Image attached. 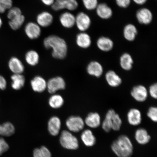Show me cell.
Returning a JSON list of instances; mask_svg holds the SVG:
<instances>
[{
    "label": "cell",
    "instance_id": "cell-17",
    "mask_svg": "<svg viewBox=\"0 0 157 157\" xmlns=\"http://www.w3.org/2000/svg\"><path fill=\"white\" fill-rule=\"evenodd\" d=\"M31 86L33 91L42 93L47 89V82L41 76H36L31 80Z\"/></svg>",
    "mask_w": 157,
    "mask_h": 157
},
{
    "label": "cell",
    "instance_id": "cell-43",
    "mask_svg": "<svg viewBox=\"0 0 157 157\" xmlns=\"http://www.w3.org/2000/svg\"><path fill=\"white\" fill-rule=\"evenodd\" d=\"M135 4L137 5L142 6L146 4L148 0H132Z\"/></svg>",
    "mask_w": 157,
    "mask_h": 157
},
{
    "label": "cell",
    "instance_id": "cell-20",
    "mask_svg": "<svg viewBox=\"0 0 157 157\" xmlns=\"http://www.w3.org/2000/svg\"><path fill=\"white\" fill-rule=\"evenodd\" d=\"M10 70L14 74H22L25 70V67L21 61L18 58L13 57L9 62Z\"/></svg>",
    "mask_w": 157,
    "mask_h": 157
},
{
    "label": "cell",
    "instance_id": "cell-12",
    "mask_svg": "<svg viewBox=\"0 0 157 157\" xmlns=\"http://www.w3.org/2000/svg\"><path fill=\"white\" fill-rule=\"evenodd\" d=\"M138 31L136 25L132 23H129L125 25L123 29L124 38L129 42H133L136 39Z\"/></svg>",
    "mask_w": 157,
    "mask_h": 157
},
{
    "label": "cell",
    "instance_id": "cell-6",
    "mask_svg": "<svg viewBox=\"0 0 157 157\" xmlns=\"http://www.w3.org/2000/svg\"><path fill=\"white\" fill-rule=\"evenodd\" d=\"M135 17L139 24L148 25L152 23L154 19L152 11L147 7H142L136 11Z\"/></svg>",
    "mask_w": 157,
    "mask_h": 157
},
{
    "label": "cell",
    "instance_id": "cell-42",
    "mask_svg": "<svg viewBox=\"0 0 157 157\" xmlns=\"http://www.w3.org/2000/svg\"><path fill=\"white\" fill-rule=\"evenodd\" d=\"M7 85L6 80L3 76L0 75V90H5L6 88Z\"/></svg>",
    "mask_w": 157,
    "mask_h": 157
},
{
    "label": "cell",
    "instance_id": "cell-11",
    "mask_svg": "<svg viewBox=\"0 0 157 157\" xmlns=\"http://www.w3.org/2000/svg\"><path fill=\"white\" fill-rule=\"evenodd\" d=\"M131 96L137 101L142 102L146 101L148 96V91L144 86L139 85L135 86L131 90Z\"/></svg>",
    "mask_w": 157,
    "mask_h": 157
},
{
    "label": "cell",
    "instance_id": "cell-36",
    "mask_svg": "<svg viewBox=\"0 0 157 157\" xmlns=\"http://www.w3.org/2000/svg\"><path fill=\"white\" fill-rule=\"evenodd\" d=\"M8 10L7 14V17L8 19L9 20L22 14L21 10L18 7H12Z\"/></svg>",
    "mask_w": 157,
    "mask_h": 157
},
{
    "label": "cell",
    "instance_id": "cell-4",
    "mask_svg": "<svg viewBox=\"0 0 157 157\" xmlns=\"http://www.w3.org/2000/svg\"><path fill=\"white\" fill-rule=\"evenodd\" d=\"M60 142L63 147L68 150H75L78 147V142L77 138L67 131H63L62 132Z\"/></svg>",
    "mask_w": 157,
    "mask_h": 157
},
{
    "label": "cell",
    "instance_id": "cell-2",
    "mask_svg": "<svg viewBox=\"0 0 157 157\" xmlns=\"http://www.w3.org/2000/svg\"><path fill=\"white\" fill-rule=\"evenodd\" d=\"M112 150L118 157H131L133 147L132 142L126 135H121L111 144Z\"/></svg>",
    "mask_w": 157,
    "mask_h": 157
},
{
    "label": "cell",
    "instance_id": "cell-21",
    "mask_svg": "<svg viewBox=\"0 0 157 157\" xmlns=\"http://www.w3.org/2000/svg\"><path fill=\"white\" fill-rule=\"evenodd\" d=\"M105 78L109 85L113 87H118L122 83L120 76L113 70H110L105 74Z\"/></svg>",
    "mask_w": 157,
    "mask_h": 157
},
{
    "label": "cell",
    "instance_id": "cell-33",
    "mask_svg": "<svg viewBox=\"0 0 157 157\" xmlns=\"http://www.w3.org/2000/svg\"><path fill=\"white\" fill-rule=\"evenodd\" d=\"M84 7L88 11L95 10L99 4L98 0H82Z\"/></svg>",
    "mask_w": 157,
    "mask_h": 157
},
{
    "label": "cell",
    "instance_id": "cell-16",
    "mask_svg": "<svg viewBox=\"0 0 157 157\" xmlns=\"http://www.w3.org/2000/svg\"><path fill=\"white\" fill-rule=\"evenodd\" d=\"M97 45L98 48L103 52H109L114 47V42L112 39L109 37L101 36L97 41Z\"/></svg>",
    "mask_w": 157,
    "mask_h": 157
},
{
    "label": "cell",
    "instance_id": "cell-23",
    "mask_svg": "<svg viewBox=\"0 0 157 157\" xmlns=\"http://www.w3.org/2000/svg\"><path fill=\"white\" fill-rule=\"evenodd\" d=\"M61 122L58 117H51L48 122V127L49 132L53 136H56L59 134L60 129Z\"/></svg>",
    "mask_w": 157,
    "mask_h": 157
},
{
    "label": "cell",
    "instance_id": "cell-32",
    "mask_svg": "<svg viewBox=\"0 0 157 157\" xmlns=\"http://www.w3.org/2000/svg\"><path fill=\"white\" fill-rule=\"evenodd\" d=\"M34 157H52L50 151L45 146L35 149L33 152Z\"/></svg>",
    "mask_w": 157,
    "mask_h": 157
},
{
    "label": "cell",
    "instance_id": "cell-13",
    "mask_svg": "<svg viewBox=\"0 0 157 157\" xmlns=\"http://www.w3.org/2000/svg\"><path fill=\"white\" fill-rule=\"evenodd\" d=\"M59 20L61 25L65 28H72L75 25V16L69 11L62 13Z\"/></svg>",
    "mask_w": 157,
    "mask_h": 157
},
{
    "label": "cell",
    "instance_id": "cell-18",
    "mask_svg": "<svg viewBox=\"0 0 157 157\" xmlns=\"http://www.w3.org/2000/svg\"><path fill=\"white\" fill-rule=\"evenodd\" d=\"M87 71L90 75L99 78L103 74V68L102 66L99 62L94 61L88 65Z\"/></svg>",
    "mask_w": 157,
    "mask_h": 157
},
{
    "label": "cell",
    "instance_id": "cell-44",
    "mask_svg": "<svg viewBox=\"0 0 157 157\" xmlns=\"http://www.w3.org/2000/svg\"><path fill=\"white\" fill-rule=\"evenodd\" d=\"M44 5L47 6H52L55 0H40Z\"/></svg>",
    "mask_w": 157,
    "mask_h": 157
},
{
    "label": "cell",
    "instance_id": "cell-10",
    "mask_svg": "<svg viewBox=\"0 0 157 157\" xmlns=\"http://www.w3.org/2000/svg\"><path fill=\"white\" fill-rule=\"evenodd\" d=\"M41 27L36 23L29 22L27 23L25 27V32L29 39H38L41 34Z\"/></svg>",
    "mask_w": 157,
    "mask_h": 157
},
{
    "label": "cell",
    "instance_id": "cell-26",
    "mask_svg": "<svg viewBox=\"0 0 157 157\" xmlns=\"http://www.w3.org/2000/svg\"><path fill=\"white\" fill-rule=\"evenodd\" d=\"M133 63V61L131 55L125 53L121 55L120 59V64L123 70H130L132 68Z\"/></svg>",
    "mask_w": 157,
    "mask_h": 157
},
{
    "label": "cell",
    "instance_id": "cell-25",
    "mask_svg": "<svg viewBox=\"0 0 157 157\" xmlns=\"http://www.w3.org/2000/svg\"><path fill=\"white\" fill-rule=\"evenodd\" d=\"M81 138L84 145L88 147L94 146L96 143V137L90 129H86L82 132Z\"/></svg>",
    "mask_w": 157,
    "mask_h": 157
},
{
    "label": "cell",
    "instance_id": "cell-46",
    "mask_svg": "<svg viewBox=\"0 0 157 157\" xmlns=\"http://www.w3.org/2000/svg\"><path fill=\"white\" fill-rule=\"evenodd\" d=\"M0 127H1V124H0Z\"/></svg>",
    "mask_w": 157,
    "mask_h": 157
},
{
    "label": "cell",
    "instance_id": "cell-9",
    "mask_svg": "<svg viewBox=\"0 0 157 157\" xmlns=\"http://www.w3.org/2000/svg\"><path fill=\"white\" fill-rule=\"evenodd\" d=\"M95 10L98 17L101 19H109L113 15V9L105 3H99Z\"/></svg>",
    "mask_w": 157,
    "mask_h": 157
},
{
    "label": "cell",
    "instance_id": "cell-29",
    "mask_svg": "<svg viewBox=\"0 0 157 157\" xmlns=\"http://www.w3.org/2000/svg\"><path fill=\"white\" fill-rule=\"evenodd\" d=\"M64 100L62 96L58 94H54L49 98L48 103L50 106L53 109H59L63 105Z\"/></svg>",
    "mask_w": 157,
    "mask_h": 157
},
{
    "label": "cell",
    "instance_id": "cell-37",
    "mask_svg": "<svg viewBox=\"0 0 157 157\" xmlns=\"http://www.w3.org/2000/svg\"><path fill=\"white\" fill-rule=\"evenodd\" d=\"M78 3L77 0H66V9L74 11L78 8Z\"/></svg>",
    "mask_w": 157,
    "mask_h": 157
},
{
    "label": "cell",
    "instance_id": "cell-15",
    "mask_svg": "<svg viewBox=\"0 0 157 157\" xmlns=\"http://www.w3.org/2000/svg\"><path fill=\"white\" fill-rule=\"evenodd\" d=\"M76 42L80 48H88L92 44V39L90 35L86 32H80L76 35Z\"/></svg>",
    "mask_w": 157,
    "mask_h": 157
},
{
    "label": "cell",
    "instance_id": "cell-19",
    "mask_svg": "<svg viewBox=\"0 0 157 157\" xmlns=\"http://www.w3.org/2000/svg\"><path fill=\"white\" fill-rule=\"evenodd\" d=\"M128 121L131 125L137 126L142 122V114L140 111L136 109L129 110L127 115Z\"/></svg>",
    "mask_w": 157,
    "mask_h": 157
},
{
    "label": "cell",
    "instance_id": "cell-5",
    "mask_svg": "<svg viewBox=\"0 0 157 157\" xmlns=\"http://www.w3.org/2000/svg\"><path fill=\"white\" fill-rule=\"evenodd\" d=\"M92 25L91 17L83 11L78 13L75 16V25L80 32H86Z\"/></svg>",
    "mask_w": 157,
    "mask_h": 157
},
{
    "label": "cell",
    "instance_id": "cell-8",
    "mask_svg": "<svg viewBox=\"0 0 157 157\" xmlns=\"http://www.w3.org/2000/svg\"><path fill=\"white\" fill-rule=\"evenodd\" d=\"M66 124L69 130L78 132L83 129L84 121L81 117L73 116L68 118L66 121Z\"/></svg>",
    "mask_w": 157,
    "mask_h": 157
},
{
    "label": "cell",
    "instance_id": "cell-27",
    "mask_svg": "<svg viewBox=\"0 0 157 157\" xmlns=\"http://www.w3.org/2000/svg\"><path fill=\"white\" fill-rule=\"evenodd\" d=\"M11 87L13 89L19 90L24 86L25 78L22 74H13L11 76Z\"/></svg>",
    "mask_w": 157,
    "mask_h": 157
},
{
    "label": "cell",
    "instance_id": "cell-35",
    "mask_svg": "<svg viewBox=\"0 0 157 157\" xmlns=\"http://www.w3.org/2000/svg\"><path fill=\"white\" fill-rule=\"evenodd\" d=\"M55 11H59L66 9V0H55L51 6Z\"/></svg>",
    "mask_w": 157,
    "mask_h": 157
},
{
    "label": "cell",
    "instance_id": "cell-7",
    "mask_svg": "<svg viewBox=\"0 0 157 157\" xmlns=\"http://www.w3.org/2000/svg\"><path fill=\"white\" fill-rule=\"evenodd\" d=\"M65 81L60 76L51 78L47 82V89L49 93L54 94L59 90H63L66 87Z\"/></svg>",
    "mask_w": 157,
    "mask_h": 157
},
{
    "label": "cell",
    "instance_id": "cell-31",
    "mask_svg": "<svg viewBox=\"0 0 157 157\" xmlns=\"http://www.w3.org/2000/svg\"><path fill=\"white\" fill-rule=\"evenodd\" d=\"M39 60V55L35 51H29L25 55V61L27 63L31 66L36 65L38 64Z\"/></svg>",
    "mask_w": 157,
    "mask_h": 157
},
{
    "label": "cell",
    "instance_id": "cell-22",
    "mask_svg": "<svg viewBox=\"0 0 157 157\" xmlns=\"http://www.w3.org/2000/svg\"><path fill=\"white\" fill-rule=\"evenodd\" d=\"M84 123L91 128H97L101 124V116L98 113H90L86 117Z\"/></svg>",
    "mask_w": 157,
    "mask_h": 157
},
{
    "label": "cell",
    "instance_id": "cell-3",
    "mask_svg": "<svg viewBox=\"0 0 157 157\" xmlns=\"http://www.w3.org/2000/svg\"><path fill=\"white\" fill-rule=\"evenodd\" d=\"M122 121L119 115L113 109L108 111L103 121L102 127L105 132H109L112 129L118 131L120 129Z\"/></svg>",
    "mask_w": 157,
    "mask_h": 157
},
{
    "label": "cell",
    "instance_id": "cell-34",
    "mask_svg": "<svg viewBox=\"0 0 157 157\" xmlns=\"http://www.w3.org/2000/svg\"><path fill=\"white\" fill-rule=\"evenodd\" d=\"M13 5L12 0H0V13H5L13 7Z\"/></svg>",
    "mask_w": 157,
    "mask_h": 157
},
{
    "label": "cell",
    "instance_id": "cell-38",
    "mask_svg": "<svg viewBox=\"0 0 157 157\" xmlns=\"http://www.w3.org/2000/svg\"><path fill=\"white\" fill-rule=\"evenodd\" d=\"M147 115L151 120L156 123L157 121V108L154 107L149 108Z\"/></svg>",
    "mask_w": 157,
    "mask_h": 157
},
{
    "label": "cell",
    "instance_id": "cell-45",
    "mask_svg": "<svg viewBox=\"0 0 157 157\" xmlns=\"http://www.w3.org/2000/svg\"><path fill=\"white\" fill-rule=\"evenodd\" d=\"M3 25V21L2 20L1 17H0V29L1 28V27L2 25Z\"/></svg>",
    "mask_w": 157,
    "mask_h": 157
},
{
    "label": "cell",
    "instance_id": "cell-1",
    "mask_svg": "<svg viewBox=\"0 0 157 157\" xmlns=\"http://www.w3.org/2000/svg\"><path fill=\"white\" fill-rule=\"evenodd\" d=\"M44 45L46 49H52V55L55 58L62 59L67 55V44L63 39L56 35H51L44 41Z\"/></svg>",
    "mask_w": 157,
    "mask_h": 157
},
{
    "label": "cell",
    "instance_id": "cell-30",
    "mask_svg": "<svg viewBox=\"0 0 157 157\" xmlns=\"http://www.w3.org/2000/svg\"><path fill=\"white\" fill-rule=\"evenodd\" d=\"M15 131V127L12 124L9 122L3 123L1 124L0 136H11L14 133Z\"/></svg>",
    "mask_w": 157,
    "mask_h": 157
},
{
    "label": "cell",
    "instance_id": "cell-41",
    "mask_svg": "<svg viewBox=\"0 0 157 157\" xmlns=\"http://www.w3.org/2000/svg\"><path fill=\"white\" fill-rule=\"evenodd\" d=\"M149 93L152 98L156 99L157 98V84L154 83L149 88Z\"/></svg>",
    "mask_w": 157,
    "mask_h": 157
},
{
    "label": "cell",
    "instance_id": "cell-40",
    "mask_svg": "<svg viewBox=\"0 0 157 157\" xmlns=\"http://www.w3.org/2000/svg\"><path fill=\"white\" fill-rule=\"evenodd\" d=\"M9 145L5 140L2 137H0V156L9 150Z\"/></svg>",
    "mask_w": 157,
    "mask_h": 157
},
{
    "label": "cell",
    "instance_id": "cell-14",
    "mask_svg": "<svg viewBox=\"0 0 157 157\" xmlns=\"http://www.w3.org/2000/svg\"><path fill=\"white\" fill-rule=\"evenodd\" d=\"M36 21L37 24L41 27H47L52 24L54 17L49 12L43 11L37 15Z\"/></svg>",
    "mask_w": 157,
    "mask_h": 157
},
{
    "label": "cell",
    "instance_id": "cell-28",
    "mask_svg": "<svg viewBox=\"0 0 157 157\" xmlns=\"http://www.w3.org/2000/svg\"><path fill=\"white\" fill-rule=\"evenodd\" d=\"M25 17L22 14L9 20V24L10 28L13 30L20 28L24 23Z\"/></svg>",
    "mask_w": 157,
    "mask_h": 157
},
{
    "label": "cell",
    "instance_id": "cell-39",
    "mask_svg": "<svg viewBox=\"0 0 157 157\" xmlns=\"http://www.w3.org/2000/svg\"><path fill=\"white\" fill-rule=\"evenodd\" d=\"M116 5L121 9H126L130 6L132 0H115Z\"/></svg>",
    "mask_w": 157,
    "mask_h": 157
},
{
    "label": "cell",
    "instance_id": "cell-24",
    "mask_svg": "<svg viewBox=\"0 0 157 157\" xmlns=\"http://www.w3.org/2000/svg\"><path fill=\"white\" fill-rule=\"evenodd\" d=\"M135 140L139 144L145 145L151 140V137L146 129L140 128L137 129L135 133Z\"/></svg>",
    "mask_w": 157,
    "mask_h": 157
}]
</instances>
